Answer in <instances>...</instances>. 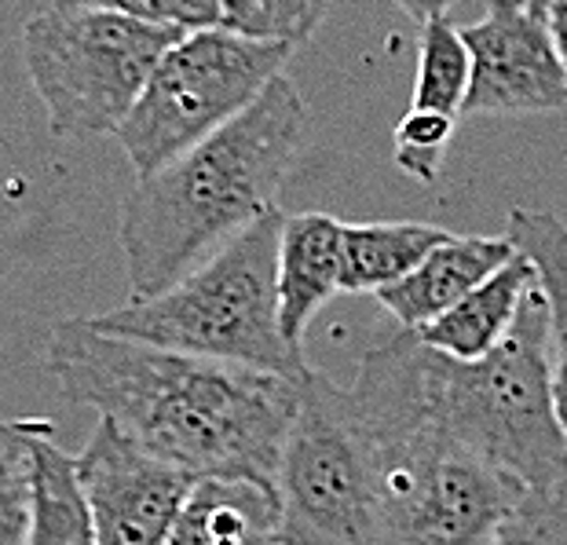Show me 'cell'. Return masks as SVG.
I'll use <instances>...</instances> for the list:
<instances>
[{
	"label": "cell",
	"mask_w": 567,
	"mask_h": 545,
	"mask_svg": "<svg viewBox=\"0 0 567 545\" xmlns=\"http://www.w3.org/2000/svg\"><path fill=\"white\" fill-rule=\"evenodd\" d=\"M487 545H567V494H524Z\"/></svg>",
	"instance_id": "obj_23"
},
{
	"label": "cell",
	"mask_w": 567,
	"mask_h": 545,
	"mask_svg": "<svg viewBox=\"0 0 567 545\" xmlns=\"http://www.w3.org/2000/svg\"><path fill=\"white\" fill-rule=\"evenodd\" d=\"M289 55V44L249 41L224 27L184 33L154 66L114 136L136 176H154L246 114L264 89L282 78Z\"/></svg>",
	"instance_id": "obj_8"
},
{
	"label": "cell",
	"mask_w": 567,
	"mask_h": 545,
	"mask_svg": "<svg viewBox=\"0 0 567 545\" xmlns=\"http://www.w3.org/2000/svg\"><path fill=\"white\" fill-rule=\"evenodd\" d=\"M527 4H530V11H535V16H542V19H546V11H549V4H553V0H527Z\"/></svg>",
	"instance_id": "obj_26"
},
{
	"label": "cell",
	"mask_w": 567,
	"mask_h": 545,
	"mask_svg": "<svg viewBox=\"0 0 567 545\" xmlns=\"http://www.w3.org/2000/svg\"><path fill=\"white\" fill-rule=\"evenodd\" d=\"M516 257V246L505 235H451L429 253L406 278L381 289L378 305L400 322V330H421L443 311H451L457 300L505 268Z\"/></svg>",
	"instance_id": "obj_11"
},
{
	"label": "cell",
	"mask_w": 567,
	"mask_h": 545,
	"mask_svg": "<svg viewBox=\"0 0 567 545\" xmlns=\"http://www.w3.org/2000/svg\"><path fill=\"white\" fill-rule=\"evenodd\" d=\"M184 33L95 8H44L27 19L22 59L52 136H117L154 66Z\"/></svg>",
	"instance_id": "obj_6"
},
{
	"label": "cell",
	"mask_w": 567,
	"mask_h": 545,
	"mask_svg": "<svg viewBox=\"0 0 567 545\" xmlns=\"http://www.w3.org/2000/svg\"><path fill=\"white\" fill-rule=\"evenodd\" d=\"M305 128V100L282 74L231 125L154 176H143L117 220L128 300L165 294L246 227L275 213Z\"/></svg>",
	"instance_id": "obj_2"
},
{
	"label": "cell",
	"mask_w": 567,
	"mask_h": 545,
	"mask_svg": "<svg viewBox=\"0 0 567 545\" xmlns=\"http://www.w3.org/2000/svg\"><path fill=\"white\" fill-rule=\"evenodd\" d=\"M48 8H95L117 11V16L158 22L176 30H205L220 27V0H48Z\"/></svg>",
	"instance_id": "obj_22"
},
{
	"label": "cell",
	"mask_w": 567,
	"mask_h": 545,
	"mask_svg": "<svg viewBox=\"0 0 567 545\" xmlns=\"http://www.w3.org/2000/svg\"><path fill=\"white\" fill-rule=\"evenodd\" d=\"M381 469V545H487L524 487L454 443L429 392V345L400 330L373 345L348 389Z\"/></svg>",
	"instance_id": "obj_3"
},
{
	"label": "cell",
	"mask_w": 567,
	"mask_h": 545,
	"mask_svg": "<svg viewBox=\"0 0 567 545\" xmlns=\"http://www.w3.org/2000/svg\"><path fill=\"white\" fill-rule=\"evenodd\" d=\"M538 286V271L524 253L498 268L491 278H484L473 294L462 297L451 311H443L440 319L414 330L429 348H436L440 356H451L457 362H476L484 359L491 348L509 333V326L520 315V305L530 289Z\"/></svg>",
	"instance_id": "obj_13"
},
{
	"label": "cell",
	"mask_w": 567,
	"mask_h": 545,
	"mask_svg": "<svg viewBox=\"0 0 567 545\" xmlns=\"http://www.w3.org/2000/svg\"><path fill=\"white\" fill-rule=\"evenodd\" d=\"M38 435L33 446V494H30V535L27 545H95V524L84 502L78 462Z\"/></svg>",
	"instance_id": "obj_17"
},
{
	"label": "cell",
	"mask_w": 567,
	"mask_h": 545,
	"mask_svg": "<svg viewBox=\"0 0 567 545\" xmlns=\"http://www.w3.org/2000/svg\"><path fill=\"white\" fill-rule=\"evenodd\" d=\"M286 216L275 209L165 294L92 315V326L128 341L187 356L305 378V351L279 326V241Z\"/></svg>",
	"instance_id": "obj_5"
},
{
	"label": "cell",
	"mask_w": 567,
	"mask_h": 545,
	"mask_svg": "<svg viewBox=\"0 0 567 545\" xmlns=\"http://www.w3.org/2000/svg\"><path fill=\"white\" fill-rule=\"evenodd\" d=\"M279 494L252 480H198L165 545H271Z\"/></svg>",
	"instance_id": "obj_14"
},
{
	"label": "cell",
	"mask_w": 567,
	"mask_h": 545,
	"mask_svg": "<svg viewBox=\"0 0 567 545\" xmlns=\"http://www.w3.org/2000/svg\"><path fill=\"white\" fill-rule=\"evenodd\" d=\"M451 232L432 224H344L341 294H373L395 286L429 257Z\"/></svg>",
	"instance_id": "obj_15"
},
{
	"label": "cell",
	"mask_w": 567,
	"mask_h": 545,
	"mask_svg": "<svg viewBox=\"0 0 567 545\" xmlns=\"http://www.w3.org/2000/svg\"><path fill=\"white\" fill-rule=\"evenodd\" d=\"M330 0H220V27L249 41L300 44L319 30Z\"/></svg>",
	"instance_id": "obj_20"
},
{
	"label": "cell",
	"mask_w": 567,
	"mask_h": 545,
	"mask_svg": "<svg viewBox=\"0 0 567 545\" xmlns=\"http://www.w3.org/2000/svg\"><path fill=\"white\" fill-rule=\"evenodd\" d=\"M344 224L326 213L286 216L279 241V326L289 348L305 351L316 311L341 294Z\"/></svg>",
	"instance_id": "obj_12"
},
{
	"label": "cell",
	"mask_w": 567,
	"mask_h": 545,
	"mask_svg": "<svg viewBox=\"0 0 567 545\" xmlns=\"http://www.w3.org/2000/svg\"><path fill=\"white\" fill-rule=\"evenodd\" d=\"M468 81H473V55H468L462 30L451 19L425 22L417 41V78L410 106L457 117L465 111Z\"/></svg>",
	"instance_id": "obj_18"
},
{
	"label": "cell",
	"mask_w": 567,
	"mask_h": 545,
	"mask_svg": "<svg viewBox=\"0 0 567 545\" xmlns=\"http://www.w3.org/2000/svg\"><path fill=\"white\" fill-rule=\"evenodd\" d=\"M454 121L457 117H446L436 111H414L410 106L392 136L395 165L410 179H417V184H436L443 173V157L454 140Z\"/></svg>",
	"instance_id": "obj_21"
},
{
	"label": "cell",
	"mask_w": 567,
	"mask_h": 545,
	"mask_svg": "<svg viewBox=\"0 0 567 545\" xmlns=\"http://www.w3.org/2000/svg\"><path fill=\"white\" fill-rule=\"evenodd\" d=\"M95 545H165L195 476L154 457L114 421L100 418L74 457Z\"/></svg>",
	"instance_id": "obj_9"
},
{
	"label": "cell",
	"mask_w": 567,
	"mask_h": 545,
	"mask_svg": "<svg viewBox=\"0 0 567 545\" xmlns=\"http://www.w3.org/2000/svg\"><path fill=\"white\" fill-rule=\"evenodd\" d=\"M48 370L74 407L114 421L195 480L275 487L300 378L128 341L89 319L52 326Z\"/></svg>",
	"instance_id": "obj_1"
},
{
	"label": "cell",
	"mask_w": 567,
	"mask_h": 545,
	"mask_svg": "<svg viewBox=\"0 0 567 545\" xmlns=\"http://www.w3.org/2000/svg\"><path fill=\"white\" fill-rule=\"evenodd\" d=\"M546 22H549V33H553V44H557V55L567 70V0H553L549 11H546Z\"/></svg>",
	"instance_id": "obj_25"
},
{
	"label": "cell",
	"mask_w": 567,
	"mask_h": 545,
	"mask_svg": "<svg viewBox=\"0 0 567 545\" xmlns=\"http://www.w3.org/2000/svg\"><path fill=\"white\" fill-rule=\"evenodd\" d=\"M48 429L44 421H0V545H27L33 446Z\"/></svg>",
	"instance_id": "obj_19"
},
{
	"label": "cell",
	"mask_w": 567,
	"mask_h": 545,
	"mask_svg": "<svg viewBox=\"0 0 567 545\" xmlns=\"http://www.w3.org/2000/svg\"><path fill=\"white\" fill-rule=\"evenodd\" d=\"M473 55L462 114L520 117L567 111V70L549 22L527 0H491L484 19L462 30Z\"/></svg>",
	"instance_id": "obj_10"
},
{
	"label": "cell",
	"mask_w": 567,
	"mask_h": 545,
	"mask_svg": "<svg viewBox=\"0 0 567 545\" xmlns=\"http://www.w3.org/2000/svg\"><path fill=\"white\" fill-rule=\"evenodd\" d=\"M410 19H417L421 27L425 22H432V19H446V11H451L457 0H395Z\"/></svg>",
	"instance_id": "obj_24"
},
{
	"label": "cell",
	"mask_w": 567,
	"mask_h": 545,
	"mask_svg": "<svg viewBox=\"0 0 567 545\" xmlns=\"http://www.w3.org/2000/svg\"><path fill=\"white\" fill-rule=\"evenodd\" d=\"M505 238L535 264L538 286L549 300V351H553V403L567 435V227L553 213L513 209Z\"/></svg>",
	"instance_id": "obj_16"
},
{
	"label": "cell",
	"mask_w": 567,
	"mask_h": 545,
	"mask_svg": "<svg viewBox=\"0 0 567 545\" xmlns=\"http://www.w3.org/2000/svg\"><path fill=\"white\" fill-rule=\"evenodd\" d=\"M429 392L454 443L513 476L527 494H567V435L553 403L549 300L535 286L484 359L429 348Z\"/></svg>",
	"instance_id": "obj_4"
},
{
	"label": "cell",
	"mask_w": 567,
	"mask_h": 545,
	"mask_svg": "<svg viewBox=\"0 0 567 545\" xmlns=\"http://www.w3.org/2000/svg\"><path fill=\"white\" fill-rule=\"evenodd\" d=\"M279 545H381V469L352 395L326 373L300 378L279 472Z\"/></svg>",
	"instance_id": "obj_7"
}]
</instances>
